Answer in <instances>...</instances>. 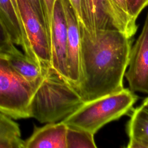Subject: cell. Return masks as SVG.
I'll return each mask as SVG.
<instances>
[{
	"label": "cell",
	"instance_id": "1",
	"mask_svg": "<svg viewBox=\"0 0 148 148\" xmlns=\"http://www.w3.org/2000/svg\"><path fill=\"white\" fill-rule=\"evenodd\" d=\"M80 80L76 90L86 102L124 88L132 39L116 30L88 32L79 26Z\"/></svg>",
	"mask_w": 148,
	"mask_h": 148
},
{
	"label": "cell",
	"instance_id": "2",
	"mask_svg": "<svg viewBox=\"0 0 148 148\" xmlns=\"http://www.w3.org/2000/svg\"><path fill=\"white\" fill-rule=\"evenodd\" d=\"M84 102L76 88L51 66L35 84L29 103L30 117L40 123H56Z\"/></svg>",
	"mask_w": 148,
	"mask_h": 148
},
{
	"label": "cell",
	"instance_id": "3",
	"mask_svg": "<svg viewBox=\"0 0 148 148\" xmlns=\"http://www.w3.org/2000/svg\"><path fill=\"white\" fill-rule=\"evenodd\" d=\"M129 88L84 102L61 120L67 127L82 129L94 135L103 126L128 114L138 100Z\"/></svg>",
	"mask_w": 148,
	"mask_h": 148
},
{
	"label": "cell",
	"instance_id": "4",
	"mask_svg": "<svg viewBox=\"0 0 148 148\" xmlns=\"http://www.w3.org/2000/svg\"><path fill=\"white\" fill-rule=\"evenodd\" d=\"M35 86L19 76L5 54H0L1 112L13 119L29 118V103Z\"/></svg>",
	"mask_w": 148,
	"mask_h": 148
},
{
	"label": "cell",
	"instance_id": "5",
	"mask_svg": "<svg viewBox=\"0 0 148 148\" xmlns=\"http://www.w3.org/2000/svg\"><path fill=\"white\" fill-rule=\"evenodd\" d=\"M25 39L24 54L42 69L51 67V55L45 20L39 17L27 0H16Z\"/></svg>",
	"mask_w": 148,
	"mask_h": 148
},
{
	"label": "cell",
	"instance_id": "6",
	"mask_svg": "<svg viewBox=\"0 0 148 148\" xmlns=\"http://www.w3.org/2000/svg\"><path fill=\"white\" fill-rule=\"evenodd\" d=\"M89 31H119L132 38L138 29L136 21L122 12L112 0H83Z\"/></svg>",
	"mask_w": 148,
	"mask_h": 148
},
{
	"label": "cell",
	"instance_id": "7",
	"mask_svg": "<svg viewBox=\"0 0 148 148\" xmlns=\"http://www.w3.org/2000/svg\"><path fill=\"white\" fill-rule=\"evenodd\" d=\"M47 30L50 50L51 66L69 82L66 59L67 24L61 0L56 1Z\"/></svg>",
	"mask_w": 148,
	"mask_h": 148
},
{
	"label": "cell",
	"instance_id": "8",
	"mask_svg": "<svg viewBox=\"0 0 148 148\" xmlns=\"http://www.w3.org/2000/svg\"><path fill=\"white\" fill-rule=\"evenodd\" d=\"M128 67L124 76L130 89L148 94V12L141 33L131 46Z\"/></svg>",
	"mask_w": 148,
	"mask_h": 148
},
{
	"label": "cell",
	"instance_id": "9",
	"mask_svg": "<svg viewBox=\"0 0 148 148\" xmlns=\"http://www.w3.org/2000/svg\"><path fill=\"white\" fill-rule=\"evenodd\" d=\"M67 24L66 59L70 83L77 88L80 80V34L79 22L69 0H61Z\"/></svg>",
	"mask_w": 148,
	"mask_h": 148
},
{
	"label": "cell",
	"instance_id": "10",
	"mask_svg": "<svg viewBox=\"0 0 148 148\" xmlns=\"http://www.w3.org/2000/svg\"><path fill=\"white\" fill-rule=\"evenodd\" d=\"M67 127L62 121L34 127L32 135L24 142V148H66Z\"/></svg>",
	"mask_w": 148,
	"mask_h": 148
},
{
	"label": "cell",
	"instance_id": "11",
	"mask_svg": "<svg viewBox=\"0 0 148 148\" xmlns=\"http://www.w3.org/2000/svg\"><path fill=\"white\" fill-rule=\"evenodd\" d=\"M128 148H148V109H134L127 124Z\"/></svg>",
	"mask_w": 148,
	"mask_h": 148
},
{
	"label": "cell",
	"instance_id": "12",
	"mask_svg": "<svg viewBox=\"0 0 148 148\" xmlns=\"http://www.w3.org/2000/svg\"><path fill=\"white\" fill-rule=\"evenodd\" d=\"M5 56L14 71L27 82L35 84L43 76L45 69H42L35 61L18 50L15 45Z\"/></svg>",
	"mask_w": 148,
	"mask_h": 148
},
{
	"label": "cell",
	"instance_id": "13",
	"mask_svg": "<svg viewBox=\"0 0 148 148\" xmlns=\"http://www.w3.org/2000/svg\"><path fill=\"white\" fill-rule=\"evenodd\" d=\"M0 20L12 42L25 48V39L18 13L11 0H0Z\"/></svg>",
	"mask_w": 148,
	"mask_h": 148
},
{
	"label": "cell",
	"instance_id": "14",
	"mask_svg": "<svg viewBox=\"0 0 148 148\" xmlns=\"http://www.w3.org/2000/svg\"><path fill=\"white\" fill-rule=\"evenodd\" d=\"M0 111V148H24L18 124Z\"/></svg>",
	"mask_w": 148,
	"mask_h": 148
},
{
	"label": "cell",
	"instance_id": "15",
	"mask_svg": "<svg viewBox=\"0 0 148 148\" xmlns=\"http://www.w3.org/2000/svg\"><path fill=\"white\" fill-rule=\"evenodd\" d=\"M66 142V148L97 147L94 135L79 128L67 127Z\"/></svg>",
	"mask_w": 148,
	"mask_h": 148
},
{
	"label": "cell",
	"instance_id": "16",
	"mask_svg": "<svg viewBox=\"0 0 148 148\" xmlns=\"http://www.w3.org/2000/svg\"><path fill=\"white\" fill-rule=\"evenodd\" d=\"M69 1L75 12L79 26L88 31L89 25L83 0H69Z\"/></svg>",
	"mask_w": 148,
	"mask_h": 148
},
{
	"label": "cell",
	"instance_id": "17",
	"mask_svg": "<svg viewBox=\"0 0 148 148\" xmlns=\"http://www.w3.org/2000/svg\"><path fill=\"white\" fill-rule=\"evenodd\" d=\"M127 13L131 18L136 21L141 12L148 6V0H125Z\"/></svg>",
	"mask_w": 148,
	"mask_h": 148
},
{
	"label": "cell",
	"instance_id": "18",
	"mask_svg": "<svg viewBox=\"0 0 148 148\" xmlns=\"http://www.w3.org/2000/svg\"><path fill=\"white\" fill-rule=\"evenodd\" d=\"M14 45L0 20V54H5Z\"/></svg>",
	"mask_w": 148,
	"mask_h": 148
},
{
	"label": "cell",
	"instance_id": "19",
	"mask_svg": "<svg viewBox=\"0 0 148 148\" xmlns=\"http://www.w3.org/2000/svg\"><path fill=\"white\" fill-rule=\"evenodd\" d=\"M41 1L43 4V9H44L46 27H47V25L50 22L52 16L54 6L56 0H41Z\"/></svg>",
	"mask_w": 148,
	"mask_h": 148
},
{
	"label": "cell",
	"instance_id": "20",
	"mask_svg": "<svg viewBox=\"0 0 148 148\" xmlns=\"http://www.w3.org/2000/svg\"><path fill=\"white\" fill-rule=\"evenodd\" d=\"M31 8L40 18L45 20V16L43 4L41 0H27Z\"/></svg>",
	"mask_w": 148,
	"mask_h": 148
},
{
	"label": "cell",
	"instance_id": "21",
	"mask_svg": "<svg viewBox=\"0 0 148 148\" xmlns=\"http://www.w3.org/2000/svg\"><path fill=\"white\" fill-rule=\"evenodd\" d=\"M112 1L114 3V4L122 12H123L124 13H125L126 14L129 16L128 13H127V5H126V1H125V0H112Z\"/></svg>",
	"mask_w": 148,
	"mask_h": 148
},
{
	"label": "cell",
	"instance_id": "22",
	"mask_svg": "<svg viewBox=\"0 0 148 148\" xmlns=\"http://www.w3.org/2000/svg\"><path fill=\"white\" fill-rule=\"evenodd\" d=\"M142 105L144 107H145L146 108L148 109V97L143 100Z\"/></svg>",
	"mask_w": 148,
	"mask_h": 148
},
{
	"label": "cell",
	"instance_id": "23",
	"mask_svg": "<svg viewBox=\"0 0 148 148\" xmlns=\"http://www.w3.org/2000/svg\"><path fill=\"white\" fill-rule=\"evenodd\" d=\"M11 1H12V3H13V4L14 5V7L16 8V10H17V12H18V7H17V2H16V0H11Z\"/></svg>",
	"mask_w": 148,
	"mask_h": 148
}]
</instances>
